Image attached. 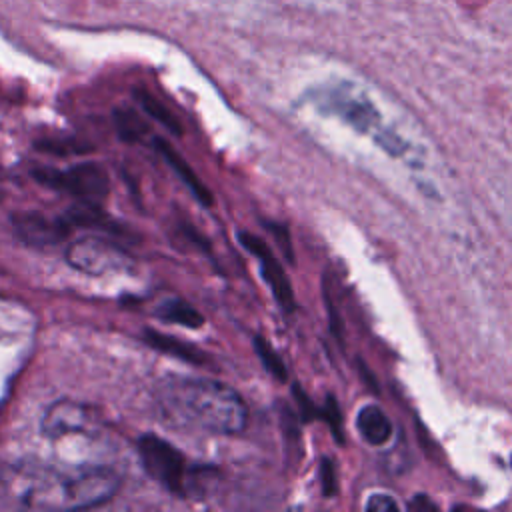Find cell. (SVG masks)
Wrapping results in <instances>:
<instances>
[{
  "instance_id": "8992f818",
  "label": "cell",
  "mask_w": 512,
  "mask_h": 512,
  "mask_svg": "<svg viewBox=\"0 0 512 512\" xmlns=\"http://www.w3.org/2000/svg\"><path fill=\"white\" fill-rule=\"evenodd\" d=\"M100 426V416L86 404L74 400L54 402L42 418V432L50 438L72 434H92Z\"/></svg>"
},
{
  "instance_id": "ffe728a7",
  "label": "cell",
  "mask_w": 512,
  "mask_h": 512,
  "mask_svg": "<svg viewBox=\"0 0 512 512\" xmlns=\"http://www.w3.org/2000/svg\"><path fill=\"white\" fill-rule=\"evenodd\" d=\"M268 228H270V232L276 236V240H278V244H280V248H282L284 256H286L290 262H294V258H292V244H290L288 230H286L284 226H280V224H268Z\"/></svg>"
},
{
  "instance_id": "277c9868",
  "label": "cell",
  "mask_w": 512,
  "mask_h": 512,
  "mask_svg": "<svg viewBox=\"0 0 512 512\" xmlns=\"http://www.w3.org/2000/svg\"><path fill=\"white\" fill-rule=\"evenodd\" d=\"M136 450L144 472L152 480L178 496H184L188 492L186 460L174 444L166 442L160 436L144 434L138 438Z\"/></svg>"
},
{
  "instance_id": "9a60e30c",
  "label": "cell",
  "mask_w": 512,
  "mask_h": 512,
  "mask_svg": "<svg viewBox=\"0 0 512 512\" xmlns=\"http://www.w3.org/2000/svg\"><path fill=\"white\" fill-rule=\"evenodd\" d=\"M114 126H116L118 136L124 142H140L148 132L146 122L130 108H116L114 110Z\"/></svg>"
},
{
  "instance_id": "3957f363",
  "label": "cell",
  "mask_w": 512,
  "mask_h": 512,
  "mask_svg": "<svg viewBox=\"0 0 512 512\" xmlns=\"http://www.w3.org/2000/svg\"><path fill=\"white\" fill-rule=\"evenodd\" d=\"M32 178L50 190L72 194L80 202L90 204H100L110 190L108 172L98 162H78L62 170L40 166L32 170Z\"/></svg>"
},
{
  "instance_id": "603a6c76",
  "label": "cell",
  "mask_w": 512,
  "mask_h": 512,
  "mask_svg": "<svg viewBox=\"0 0 512 512\" xmlns=\"http://www.w3.org/2000/svg\"><path fill=\"white\" fill-rule=\"evenodd\" d=\"M422 506H424V508H428V510H432V508H434V504H432V502H426V500H424V496H416V498H414V502H410V508H422Z\"/></svg>"
},
{
  "instance_id": "6da1fadb",
  "label": "cell",
  "mask_w": 512,
  "mask_h": 512,
  "mask_svg": "<svg viewBox=\"0 0 512 512\" xmlns=\"http://www.w3.org/2000/svg\"><path fill=\"white\" fill-rule=\"evenodd\" d=\"M0 486L8 500L32 510H78L108 502L120 476L104 466L60 470L36 462H18L4 470Z\"/></svg>"
},
{
  "instance_id": "e0dca14e",
  "label": "cell",
  "mask_w": 512,
  "mask_h": 512,
  "mask_svg": "<svg viewBox=\"0 0 512 512\" xmlns=\"http://www.w3.org/2000/svg\"><path fill=\"white\" fill-rule=\"evenodd\" d=\"M254 350H256V356L260 358L262 366H264L276 380H286V376H288L286 364H284V360L280 358V354L272 348V344H270L264 336H254Z\"/></svg>"
},
{
  "instance_id": "4fadbf2b",
  "label": "cell",
  "mask_w": 512,
  "mask_h": 512,
  "mask_svg": "<svg viewBox=\"0 0 512 512\" xmlns=\"http://www.w3.org/2000/svg\"><path fill=\"white\" fill-rule=\"evenodd\" d=\"M134 98L138 100L140 108H142L152 120H156L158 124H162V126H164L168 132H172L174 136H180V134H182V124H180L178 116H176L162 100H158L154 94H150V92H146V90H142V88L134 90Z\"/></svg>"
},
{
  "instance_id": "44dd1931",
  "label": "cell",
  "mask_w": 512,
  "mask_h": 512,
  "mask_svg": "<svg viewBox=\"0 0 512 512\" xmlns=\"http://www.w3.org/2000/svg\"><path fill=\"white\" fill-rule=\"evenodd\" d=\"M294 396H296V402H298V408H300V412H302V418L304 420H310V418H314V414H316V408H314V404L310 402V398L302 392V388L296 384L294 386Z\"/></svg>"
},
{
  "instance_id": "7402d4cb",
  "label": "cell",
  "mask_w": 512,
  "mask_h": 512,
  "mask_svg": "<svg viewBox=\"0 0 512 512\" xmlns=\"http://www.w3.org/2000/svg\"><path fill=\"white\" fill-rule=\"evenodd\" d=\"M398 504L396 500H392L386 494H374L368 502H366V510H396Z\"/></svg>"
},
{
  "instance_id": "7a4b0ae2",
  "label": "cell",
  "mask_w": 512,
  "mask_h": 512,
  "mask_svg": "<svg viewBox=\"0 0 512 512\" xmlns=\"http://www.w3.org/2000/svg\"><path fill=\"white\" fill-rule=\"evenodd\" d=\"M156 400L160 412L180 426L216 434H236L246 426L242 396L218 380L170 376L162 380Z\"/></svg>"
},
{
  "instance_id": "9c48e42d",
  "label": "cell",
  "mask_w": 512,
  "mask_h": 512,
  "mask_svg": "<svg viewBox=\"0 0 512 512\" xmlns=\"http://www.w3.org/2000/svg\"><path fill=\"white\" fill-rule=\"evenodd\" d=\"M156 150L162 154V158L166 160V164L178 174V178L184 182V186L192 192V196L206 208H210L214 204V196L208 190V186L200 180V176L192 170V166L162 138H156Z\"/></svg>"
},
{
  "instance_id": "8fae6325",
  "label": "cell",
  "mask_w": 512,
  "mask_h": 512,
  "mask_svg": "<svg viewBox=\"0 0 512 512\" xmlns=\"http://www.w3.org/2000/svg\"><path fill=\"white\" fill-rule=\"evenodd\" d=\"M100 204H90V202H80L64 212V220L70 226H80V228H92V230H102L106 234H116V236H126L128 230L122 226L118 220L110 218L104 214Z\"/></svg>"
},
{
  "instance_id": "30bf717a",
  "label": "cell",
  "mask_w": 512,
  "mask_h": 512,
  "mask_svg": "<svg viewBox=\"0 0 512 512\" xmlns=\"http://www.w3.org/2000/svg\"><path fill=\"white\" fill-rule=\"evenodd\" d=\"M142 340L148 346H152V348H156V350H160V352H164L172 358H178L182 362H188V364H194V366L208 364V358L200 348H196L194 344H190L186 340H180L176 336H168V334L158 332L154 328H144Z\"/></svg>"
},
{
  "instance_id": "ba28073f",
  "label": "cell",
  "mask_w": 512,
  "mask_h": 512,
  "mask_svg": "<svg viewBox=\"0 0 512 512\" xmlns=\"http://www.w3.org/2000/svg\"><path fill=\"white\" fill-rule=\"evenodd\" d=\"M238 240L240 244L252 252L256 256V260L260 262V272H262V278L266 280V284L270 286L276 302L284 308V310H294V292H292V284L282 268V264L278 262V258L272 254L270 246L258 238L256 234L252 232H238Z\"/></svg>"
},
{
  "instance_id": "ac0fdd59",
  "label": "cell",
  "mask_w": 512,
  "mask_h": 512,
  "mask_svg": "<svg viewBox=\"0 0 512 512\" xmlns=\"http://www.w3.org/2000/svg\"><path fill=\"white\" fill-rule=\"evenodd\" d=\"M324 418L328 420L332 432H334V438L338 442H342V416H340V408H338V402L334 400V396H328L326 398V406H324Z\"/></svg>"
},
{
  "instance_id": "52a82bcc",
  "label": "cell",
  "mask_w": 512,
  "mask_h": 512,
  "mask_svg": "<svg viewBox=\"0 0 512 512\" xmlns=\"http://www.w3.org/2000/svg\"><path fill=\"white\" fill-rule=\"evenodd\" d=\"M14 234L28 246L46 248L60 244L70 234V224L62 218H50L38 210H16L10 214Z\"/></svg>"
},
{
  "instance_id": "2e32d148",
  "label": "cell",
  "mask_w": 512,
  "mask_h": 512,
  "mask_svg": "<svg viewBox=\"0 0 512 512\" xmlns=\"http://www.w3.org/2000/svg\"><path fill=\"white\" fill-rule=\"evenodd\" d=\"M36 148L52 156H80L92 150L90 146H86V142H80L76 138H60V136L36 140Z\"/></svg>"
},
{
  "instance_id": "5bb4252c",
  "label": "cell",
  "mask_w": 512,
  "mask_h": 512,
  "mask_svg": "<svg viewBox=\"0 0 512 512\" xmlns=\"http://www.w3.org/2000/svg\"><path fill=\"white\" fill-rule=\"evenodd\" d=\"M156 318H160L162 322H172V324H180L184 328H200L204 324L202 314L190 306L184 300H164L158 308H156Z\"/></svg>"
},
{
  "instance_id": "7c38bea8",
  "label": "cell",
  "mask_w": 512,
  "mask_h": 512,
  "mask_svg": "<svg viewBox=\"0 0 512 512\" xmlns=\"http://www.w3.org/2000/svg\"><path fill=\"white\" fill-rule=\"evenodd\" d=\"M356 426L362 434V438L372 446H384L392 436V422L390 418L374 404L364 406L358 412Z\"/></svg>"
},
{
  "instance_id": "5b68a950",
  "label": "cell",
  "mask_w": 512,
  "mask_h": 512,
  "mask_svg": "<svg viewBox=\"0 0 512 512\" xmlns=\"http://www.w3.org/2000/svg\"><path fill=\"white\" fill-rule=\"evenodd\" d=\"M66 262L84 274H110L122 272L132 266L130 256L112 240L80 238L66 248Z\"/></svg>"
},
{
  "instance_id": "d6986e66",
  "label": "cell",
  "mask_w": 512,
  "mask_h": 512,
  "mask_svg": "<svg viewBox=\"0 0 512 512\" xmlns=\"http://www.w3.org/2000/svg\"><path fill=\"white\" fill-rule=\"evenodd\" d=\"M320 478H322V492L326 498H330L336 492V472L332 460L324 458L320 464Z\"/></svg>"
}]
</instances>
